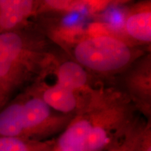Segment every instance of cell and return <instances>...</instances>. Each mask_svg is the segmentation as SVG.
Returning a JSON list of instances; mask_svg holds the SVG:
<instances>
[{"label": "cell", "instance_id": "obj_6", "mask_svg": "<svg viewBox=\"0 0 151 151\" xmlns=\"http://www.w3.org/2000/svg\"><path fill=\"white\" fill-rule=\"evenodd\" d=\"M48 72L53 73L55 83L72 92L88 94L95 88L91 86V73L73 59L58 58Z\"/></svg>", "mask_w": 151, "mask_h": 151}, {"label": "cell", "instance_id": "obj_12", "mask_svg": "<svg viewBox=\"0 0 151 151\" xmlns=\"http://www.w3.org/2000/svg\"><path fill=\"white\" fill-rule=\"evenodd\" d=\"M136 151H151V122L147 120Z\"/></svg>", "mask_w": 151, "mask_h": 151}, {"label": "cell", "instance_id": "obj_9", "mask_svg": "<svg viewBox=\"0 0 151 151\" xmlns=\"http://www.w3.org/2000/svg\"><path fill=\"white\" fill-rule=\"evenodd\" d=\"M110 4V1H39L37 14L47 12L69 14L71 12H82L84 11L89 14H92L104 10Z\"/></svg>", "mask_w": 151, "mask_h": 151}, {"label": "cell", "instance_id": "obj_5", "mask_svg": "<svg viewBox=\"0 0 151 151\" xmlns=\"http://www.w3.org/2000/svg\"><path fill=\"white\" fill-rule=\"evenodd\" d=\"M118 85L139 113L147 120L151 115V55L147 52L118 75Z\"/></svg>", "mask_w": 151, "mask_h": 151}, {"label": "cell", "instance_id": "obj_11", "mask_svg": "<svg viewBox=\"0 0 151 151\" xmlns=\"http://www.w3.org/2000/svg\"><path fill=\"white\" fill-rule=\"evenodd\" d=\"M146 121L138 116L127 133L105 151H136Z\"/></svg>", "mask_w": 151, "mask_h": 151}, {"label": "cell", "instance_id": "obj_1", "mask_svg": "<svg viewBox=\"0 0 151 151\" xmlns=\"http://www.w3.org/2000/svg\"><path fill=\"white\" fill-rule=\"evenodd\" d=\"M137 112L117 86L97 87L54 139L52 151H105L127 133L139 116Z\"/></svg>", "mask_w": 151, "mask_h": 151}, {"label": "cell", "instance_id": "obj_10", "mask_svg": "<svg viewBox=\"0 0 151 151\" xmlns=\"http://www.w3.org/2000/svg\"><path fill=\"white\" fill-rule=\"evenodd\" d=\"M54 139L32 141L12 137H0V151H52Z\"/></svg>", "mask_w": 151, "mask_h": 151}, {"label": "cell", "instance_id": "obj_4", "mask_svg": "<svg viewBox=\"0 0 151 151\" xmlns=\"http://www.w3.org/2000/svg\"><path fill=\"white\" fill-rule=\"evenodd\" d=\"M73 60L90 73L118 76L145 54L142 49L111 35L86 36L73 42Z\"/></svg>", "mask_w": 151, "mask_h": 151}, {"label": "cell", "instance_id": "obj_8", "mask_svg": "<svg viewBox=\"0 0 151 151\" xmlns=\"http://www.w3.org/2000/svg\"><path fill=\"white\" fill-rule=\"evenodd\" d=\"M124 31L134 43L150 44L151 42L150 1L139 3L125 16Z\"/></svg>", "mask_w": 151, "mask_h": 151}, {"label": "cell", "instance_id": "obj_3", "mask_svg": "<svg viewBox=\"0 0 151 151\" xmlns=\"http://www.w3.org/2000/svg\"><path fill=\"white\" fill-rule=\"evenodd\" d=\"M73 117L52 109L29 88L0 111V137L48 140L63 132Z\"/></svg>", "mask_w": 151, "mask_h": 151}, {"label": "cell", "instance_id": "obj_7", "mask_svg": "<svg viewBox=\"0 0 151 151\" xmlns=\"http://www.w3.org/2000/svg\"><path fill=\"white\" fill-rule=\"evenodd\" d=\"M39 1L0 0V34L15 31L28 24L37 13Z\"/></svg>", "mask_w": 151, "mask_h": 151}, {"label": "cell", "instance_id": "obj_13", "mask_svg": "<svg viewBox=\"0 0 151 151\" xmlns=\"http://www.w3.org/2000/svg\"><path fill=\"white\" fill-rule=\"evenodd\" d=\"M6 101V100L4 99V98L3 97L2 94H1V92H0V105H1L4 102V101Z\"/></svg>", "mask_w": 151, "mask_h": 151}, {"label": "cell", "instance_id": "obj_2", "mask_svg": "<svg viewBox=\"0 0 151 151\" xmlns=\"http://www.w3.org/2000/svg\"><path fill=\"white\" fill-rule=\"evenodd\" d=\"M58 58L48 37L28 24L0 34V92L4 99L44 78Z\"/></svg>", "mask_w": 151, "mask_h": 151}]
</instances>
